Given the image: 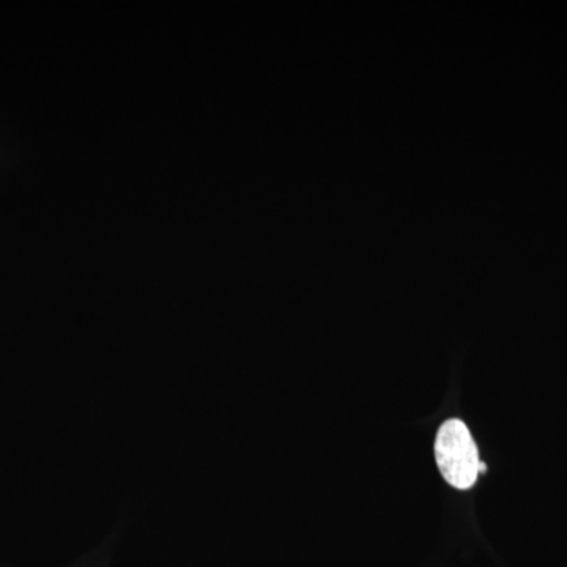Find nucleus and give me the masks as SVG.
Returning a JSON list of instances; mask_svg holds the SVG:
<instances>
[{
    "label": "nucleus",
    "instance_id": "obj_1",
    "mask_svg": "<svg viewBox=\"0 0 567 567\" xmlns=\"http://www.w3.org/2000/svg\"><path fill=\"white\" fill-rule=\"evenodd\" d=\"M435 458L447 484L458 491L475 486L480 475V456L475 440L461 420H447L439 429Z\"/></svg>",
    "mask_w": 567,
    "mask_h": 567
},
{
    "label": "nucleus",
    "instance_id": "obj_2",
    "mask_svg": "<svg viewBox=\"0 0 567 567\" xmlns=\"http://www.w3.org/2000/svg\"><path fill=\"white\" fill-rule=\"evenodd\" d=\"M486 470H487L486 464H484V462H480V473H484V472H486Z\"/></svg>",
    "mask_w": 567,
    "mask_h": 567
}]
</instances>
